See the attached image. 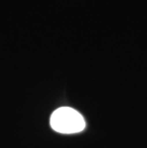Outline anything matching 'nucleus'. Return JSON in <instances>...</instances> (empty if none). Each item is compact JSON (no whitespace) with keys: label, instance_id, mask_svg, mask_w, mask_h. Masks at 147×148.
<instances>
[{"label":"nucleus","instance_id":"nucleus-1","mask_svg":"<svg viewBox=\"0 0 147 148\" xmlns=\"http://www.w3.org/2000/svg\"><path fill=\"white\" fill-rule=\"evenodd\" d=\"M51 127L62 134H74L85 128V121L77 110L70 107H61L53 113L50 119Z\"/></svg>","mask_w":147,"mask_h":148}]
</instances>
